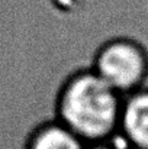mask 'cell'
I'll use <instances>...</instances> for the list:
<instances>
[{
	"mask_svg": "<svg viewBox=\"0 0 148 149\" xmlns=\"http://www.w3.org/2000/svg\"><path fill=\"white\" fill-rule=\"evenodd\" d=\"M89 67L126 96L148 84V48L134 36L115 35L95 49Z\"/></svg>",
	"mask_w": 148,
	"mask_h": 149,
	"instance_id": "2",
	"label": "cell"
},
{
	"mask_svg": "<svg viewBox=\"0 0 148 149\" xmlns=\"http://www.w3.org/2000/svg\"><path fill=\"white\" fill-rule=\"evenodd\" d=\"M86 149H126V148L118 139H113V141H107V142H102V143L89 145Z\"/></svg>",
	"mask_w": 148,
	"mask_h": 149,
	"instance_id": "5",
	"label": "cell"
},
{
	"mask_svg": "<svg viewBox=\"0 0 148 149\" xmlns=\"http://www.w3.org/2000/svg\"><path fill=\"white\" fill-rule=\"evenodd\" d=\"M116 139L126 149H148V84L123 96Z\"/></svg>",
	"mask_w": 148,
	"mask_h": 149,
	"instance_id": "3",
	"label": "cell"
},
{
	"mask_svg": "<svg viewBox=\"0 0 148 149\" xmlns=\"http://www.w3.org/2000/svg\"><path fill=\"white\" fill-rule=\"evenodd\" d=\"M87 145L54 116L34 125L26 133L22 149H86Z\"/></svg>",
	"mask_w": 148,
	"mask_h": 149,
	"instance_id": "4",
	"label": "cell"
},
{
	"mask_svg": "<svg viewBox=\"0 0 148 149\" xmlns=\"http://www.w3.org/2000/svg\"><path fill=\"white\" fill-rule=\"evenodd\" d=\"M123 96L87 65L70 71L54 96V117L87 146L116 139Z\"/></svg>",
	"mask_w": 148,
	"mask_h": 149,
	"instance_id": "1",
	"label": "cell"
}]
</instances>
